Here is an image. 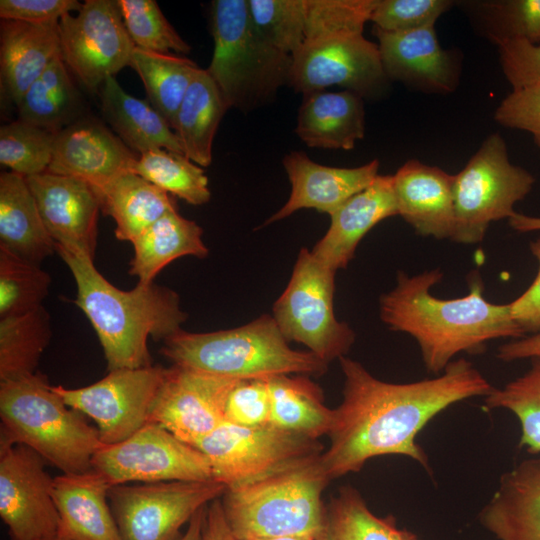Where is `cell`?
I'll list each match as a JSON object with an SVG mask.
<instances>
[{
  "label": "cell",
  "instance_id": "3957f363",
  "mask_svg": "<svg viewBox=\"0 0 540 540\" xmlns=\"http://www.w3.org/2000/svg\"><path fill=\"white\" fill-rule=\"evenodd\" d=\"M56 250L73 275L74 303L96 332L107 370L151 366L148 339L165 341L188 318L180 296L154 282H138L132 290H121L97 270L93 259Z\"/></svg>",
  "mask_w": 540,
  "mask_h": 540
},
{
  "label": "cell",
  "instance_id": "5bb4252c",
  "mask_svg": "<svg viewBox=\"0 0 540 540\" xmlns=\"http://www.w3.org/2000/svg\"><path fill=\"white\" fill-rule=\"evenodd\" d=\"M166 369L161 365L118 369L85 387L57 385L53 389L69 407L95 422L103 445H111L149 422Z\"/></svg>",
  "mask_w": 540,
  "mask_h": 540
},
{
  "label": "cell",
  "instance_id": "83f0119b",
  "mask_svg": "<svg viewBox=\"0 0 540 540\" xmlns=\"http://www.w3.org/2000/svg\"><path fill=\"white\" fill-rule=\"evenodd\" d=\"M0 248L38 265L57 253L26 178L12 171L0 174Z\"/></svg>",
  "mask_w": 540,
  "mask_h": 540
},
{
  "label": "cell",
  "instance_id": "60d3db41",
  "mask_svg": "<svg viewBox=\"0 0 540 540\" xmlns=\"http://www.w3.org/2000/svg\"><path fill=\"white\" fill-rule=\"evenodd\" d=\"M55 132L19 119L0 127V163L24 177L47 171L52 160Z\"/></svg>",
  "mask_w": 540,
  "mask_h": 540
},
{
  "label": "cell",
  "instance_id": "11a10c76",
  "mask_svg": "<svg viewBox=\"0 0 540 540\" xmlns=\"http://www.w3.org/2000/svg\"><path fill=\"white\" fill-rule=\"evenodd\" d=\"M508 222L512 229L521 233L540 231V217L515 212L508 219Z\"/></svg>",
  "mask_w": 540,
  "mask_h": 540
},
{
  "label": "cell",
  "instance_id": "9f6ffc18",
  "mask_svg": "<svg viewBox=\"0 0 540 540\" xmlns=\"http://www.w3.org/2000/svg\"><path fill=\"white\" fill-rule=\"evenodd\" d=\"M206 509L207 506L196 512L189 521L185 533L178 540H202Z\"/></svg>",
  "mask_w": 540,
  "mask_h": 540
},
{
  "label": "cell",
  "instance_id": "e575fe53",
  "mask_svg": "<svg viewBox=\"0 0 540 540\" xmlns=\"http://www.w3.org/2000/svg\"><path fill=\"white\" fill-rule=\"evenodd\" d=\"M316 540H418V536L398 527L393 515H375L357 489L343 486L326 505L325 525Z\"/></svg>",
  "mask_w": 540,
  "mask_h": 540
},
{
  "label": "cell",
  "instance_id": "7c38bea8",
  "mask_svg": "<svg viewBox=\"0 0 540 540\" xmlns=\"http://www.w3.org/2000/svg\"><path fill=\"white\" fill-rule=\"evenodd\" d=\"M91 469L111 486L213 479L209 461L198 448L156 423H147L124 441L102 445Z\"/></svg>",
  "mask_w": 540,
  "mask_h": 540
},
{
  "label": "cell",
  "instance_id": "816d5d0a",
  "mask_svg": "<svg viewBox=\"0 0 540 540\" xmlns=\"http://www.w3.org/2000/svg\"><path fill=\"white\" fill-rule=\"evenodd\" d=\"M530 251L538 261V272L531 285L510 302L511 314L524 333H540V238L530 243Z\"/></svg>",
  "mask_w": 540,
  "mask_h": 540
},
{
  "label": "cell",
  "instance_id": "ab89813d",
  "mask_svg": "<svg viewBox=\"0 0 540 540\" xmlns=\"http://www.w3.org/2000/svg\"><path fill=\"white\" fill-rule=\"evenodd\" d=\"M50 284V275L40 265L0 248V319L43 306Z\"/></svg>",
  "mask_w": 540,
  "mask_h": 540
},
{
  "label": "cell",
  "instance_id": "4dcf8cb0",
  "mask_svg": "<svg viewBox=\"0 0 540 540\" xmlns=\"http://www.w3.org/2000/svg\"><path fill=\"white\" fill-rule=\"evenodd\" d=\"M229 109L207 69L195 73L177 112L173 131L183 154L201 167L212 162L217 128Z\"/></svg>",
  "mask_w": 540,
  "mask_h": 540
},
{
  "label": "cell",
  "instance_id": "4316f807",
  "mask_svg": "<svg viewBox=\"0 0 540 540\" xmlns=\"http://www.w3.org/2000/svg\"><path fill=\"white\" fill-rule=\"evenodd\" d=\"M295 133L311 148L353 149L365 134L363 97L349 90L304 94Z\"/></svg>",
  "mask_w": 540,
  "mask_h": 540
},
{
  "label": "cell",
  "instance_id": "4fadbf2b",
  "mask_svg": "<svg viewBox=\"0 0 540 540\" xmlns=\"http://www.w3.org/2000/svg\"><path fill=\"white\" fill-rule=\"evenodd\" d=\"M58 33L62 60L92 92L129 66L135 48L117 0H86L76 16L60 19Z\"/></svg>",
  "mask_w": 540,
  "mask_h": 540
},
{
  "label": "cell",
  "instance_id": "ffe728a7",
  "mask_svg": "<svg viewBox=\"0 0 540 540\" xmlns=\"http://www.w3.org/2000/svg\"><path fill=\"white\" fill-rule=\"evenodd\" d=\"M283 166L291 192L287 202L264 225L306 208L330 216L349 198L370 186L379 175V162L376 159L355 168H338L316 163L303 151L286 154Z\"/></svg>",
  "mask_w": 540,
  "mask_h": 540
},
{
  "label": "cell",
  "instance_id": "db71d44e",
  "mask_svg": "<svg viewBox=\"0 0 540 540\" xmlns=\"http://www.w3.org/2000/svg\"><path fill=\"white\" fill-rule=\"evenodd\" d=\"M202 540H236L226 522L220 498L207 506Z\"/></svg>",
  "mask_w": 540,
  "mask_h": 540
},
{
  "label": "cell",
  "instance_id": "ba28073f",
  "mask_svg": "<svg viewBox=\"0 0 540 540\" xmlns=\"http://www.w3.org/2000/svg\"><path fill=\"white\" fill-rule=\"evenodd\" d=\"M534 182L530 172L510 162L501 135H489L454 175L455 225L451 240L481 242L492 222L514 215V205L529 194Z\"/></svg>",
  "mask_w": 540,
  "mask_h": 540
},
{
  "label": "cell",
  "instance_id": "7a4b0ae2",
  "mask_svg": "<svg viewBox=\"0 0 540 540\" xmlns=\"http://www.w3.org/2000/svg\"><path fill=\"white\" fill-rule=\"evenodd\" d=\"M442 278L439 268L414 276L398 271L396 286L379 301L380 319L416 340L429 373L441 374L459 353L483 352L491 340L524 337L510 304L485 299L479 277L471 280L467 295L454 299L431 294Z\"/></svg>",
  "mask_w": 540,
  "mask_h": 540
},
{
  "label": "cell",
  "instance_id": "836d02e7",
  "mask_svg": "<svg viewBox=\"0 0 540 540\" xmlns=\"http://www.w3.org/2000/svg\"><path fill=\"white\" fill-rule=\"evenodd\" d=\"M271 399L270 424L318 440L328 435L334 409L324 403L321 388L306 375L268 378Z\"/></svg>",
  "mask_w": 540,
  "mask_h": 540
},
{
  "label": "cell",
  "instance_id": "d6a6232c",
  "mask_svg": "<svg viewBox=\"0 0 540 540\" xmlns=\"http://www.w3.org/2000/svg\"><path fill=\"white\" fill-rule=\"evenodd\" d=\"M17 109L19 120L55 133L86 115L84 100L60 54L28 88Z\"/></svg>",
  "mask_w": 540,
  "mask_h": 540
},
{
  "label": "cell",
  "instance_id": "d4e9b609",
  "mask_svg": "<svg viewBox=\"0 0 540 540\" xmlns=\"http://www.w3.org/2000/svg\"><path fill=\"white\" fill-rule=\"evenodd\" d=\"M478 520L498 540H540V456L502 474Z\"/></svg>",
  "mask_w": 540,
  "mask_h": 540
},
{
  "label": "cell",
  "instance_id": "cb8c5ba5",
  "mask_svg": "<svg viewBox=\"0 0 540 540\" xmlns=\"http://www.w3.org/2000/svg\"><path fill=\"white\" fill-rule=\"evenodd\" d=\"M112 486L94 470L54 477L58 540H122L109 503Z\"/></svg>",
  "mask_w": 540,
  "mask_h": 540
},
{
  "label": "cell",
  "instance_id": "681fc988",
  "mask_svg": "<svg viewBox=\"0 0 540 540\" xmlns=\"http://www.w3.org/2000/svg\"><path fill=\"white\" fill-rule=\"evenodd\" d=\"M502 71L512 89L540 82V44L524 40H498Z\"/></svg>",
  "mask_w": 540,
  "mask_h": 540
},
{
  "label": "cell",
  "instance_id": "ac0fdd59",
  "mask_svg": "<svg viewBox=\"0 0 540 540\" xmlns=\"http://www.w3.org/2000/svg\"><path fill=\"white\" fill-rule=\"evenodd\" d=\"M25 178L56 248L94 259L101 209L93 188L48 171Z\"/></svg>",
  "mask_w": 540,
  "mask_h": 540
},
{
  "label": "cell",
  "instance_id": "bcb514c9",
  "mask_svg": "<svg viewBox=\"0 0 540 540\" xmlns=\"http://www.w3.org/2000/svg\"><path fill=\"white\" fill-rule=\"evenodd\" d=\"M271 399L267 379L238 380L225 406V421L241 427L270 424Z\"/></svg>",
  "mask_w": 540,
  "mask_h": 540
},
{
  "label": "cell",
  "instance_id": "6da1fadb",
  "mask_svg": "<svg viewBox=\"0 0 540 540\" xmlns=\"http://www.w3.org/2000/svg\"><path fill=\"white\" fill-rule=\"evenodd\" d=\"M339 362L344 375L343 399L334 409L330 443L320 456L330 481L359 472L368 460L385 455L409 457L431 472L417 435L451 405L485 397L494 388L463 358L450 362L434 378L410 383L379 380L346 356Z\"/></svg>",
  "mask_w": 540,
  "mask_h": 540
},
{
  "label": "cell",
  "instance_id": "9c48e42d",
  "mask_svg": "<svg viewBox=\"0 0 540 540\" xmlns=\"http://www.w3.org/2000/svg\"><path fill=\"white\" fill-rule=\"evenodd\" d=\"M335 273L302 248L272 315L288 342L303 344L327 364L346 356L355 341V332L334 313Z\"/></svg>",
  "mask_w": 540,
  "mask_h": 540
},
{
  "label": "cell",
  "instance_id": "484cf974",
  "mask_svg": "<svg viewBox=\"0 0 540 540\" xmlns=\"http://www.w3.org/2000/svg\"><path fill=\"white\" fill-rule=\"evenodd\" d=\"M60 54L58 23L0 21L2 93L16 106L52 60Z\"/></svg>",
  "mask_w": 540,
  "mask_h": 540
},
{
  "label": "cell",
  "instance_id": "2e32d148",
  "mask_svg": "<svg viewBox=\"0 0 540 540\" xmlns=\"http://www.w3.org/2000/svg\"><path fill=\"white\" fill-rule=\"evenodd\" d=\"M289 85L308 94L340 86L362 97L388 79L378 45L363 34H339L305 42L292 55Z\"/></svg>",
  "mask_w": 540,
  "mask_h": 540
},
{
  "label": "cell",
  "instance_id": "7402d4cb",
  "mask_svg": "<svg viewBox=\"0 0 540 540\" xmlns=\"http://www.w3.org/2000/svg\"><path fill=\"white\" fill-rule=\"evenodd\" d=\"M392 178L398 215L421 236L451 239L455 225L454 175L411 159Z\"/></svg>",
  "mask_w": 540,
  "mask_h": 540
},
{
  "label": "cell",
  "instance_id": "f5cc1de1",
  "mask_svg": "<svg viewBox=\"0 0 540 540\" xmlns=\"http://www.w3.org/2000/svg\"><path fill=\"white\" fill-rule=\"evenodd\" d=\"M496 356L504 362L532 359L540 356V333L515 339L501 345Z\"/></svg>",
  "mask_w": 540,
  "mask_h": 540
},
{
  "label": "cell",
  "instance_id": "5b68a950",
  "mask_svg": "<svg viewBox=\"0 0 540 540\" xmlns=\"http://www.w3.org/2000/svg\"><path fill=\"white\" fill-rule=\"evenodd\" d=\"M0 443L25 445L64 474L91 470L98 430L69 407L39 371L0 382Z\"/></svg>",
  "mask_w": 540,
  "mask_h": 540
},
{
  "label": "cell",
  "instance_id": "8fae6325",
  "mask_svg": "<svg viewBox=\"0 0 540 540\" xmlns=\"http://www.w3.org/2000/svg\"><path fill=\"white\" fill-rule=\"evenodd\" d=\"M226 487L214 480L121 484L108 498L122 540H178L183 525Z\"/></svg>",
  "mask_w": 540,
  "mask_h": 540
},
{
  "label": "cell",
  "instance_id": "9a60e30c",
  "mask_svg": "<svg viewBox=\"0 0 540 540\" xmlns=\"http://www.w3.org/2000/svg\"><path fill=\"white\" fill-rule=\"evenodd\" d=\"M47 462L31 448L0 443V516L11 540H56L59 515Z\"/></svg>",
  "mask_w": 540,
  "mask_h": 540
},
{
  "label": "cell",
  "instance_id": "1f68e13d",
  "mask_svg": "<svg viewBox=\"0 0 540 540\" xmlns=\"http://www.w3.org/2000/svg\"><path fill=\"white\" fill-rule=\"evenodd\" d=\"M100 209L115 222L118 240L133 242L150 225L171 211L168 193L136 173H127L97 194Z\"/></svg>",
  "mask_w": 540,
  "mask_h": 540
},
{
  "label": "cell",
  "instance_id": "52a82bcc",
  "mask_svg": "<svg viewBox=\"0 0 540 540\" xmlns=\"http://www.w3.org/2000/svg\"><path fill=\"white\" fill-rule=\"evenodd\" d=\"M211 6L214 48L207 71L229 109L248 112L268 103L289 85L291 55L261 34L248 0H215Z\"/></svg>",
  "mask_w": 540,
  "mask_h": 540
},
{
  "label": "cell",
  "instance_id": "f1b7e54d",
  "mask_svg": "<svg viewBox=\"0 0 540 540\" xmlns=\"http://www.w3.org/2000/svg\"><path fill=\"white\" fill-rule=\"evenodd\" d=\"M105 122L135 154L156 149L182 153L179 140L166 119L147 101L126 92L115 77L100 88Z\"/></svg>",
  "mask_w": 540,
  "mask_h": 540
},
{
  "label": "cell",
  "instance_id": "74e56055",
  "mask_svg": "<svg viewBox=\"0 0 540 540\" xmlns=\"http://www.w3.org/2000/svg\"><path fill=\"white\" fill-rule=\"evenodd\" d=\"M134 172L191 205H204L211 198L203 168L182 153L166 149L148 151L138 157Z\"/></svg>",
  "mask_w": 540,
  "mask_h": 540
},
{
  "label": "cell",
  "instance_id": "d6986e66",
  "mask_svg": "<svg viewBox=\"0 0 540 540\" xmlns=\"http://www.w3.org/2000/svg\"><path fill=\"white\" fill-rule=\"evenodd\" d=\"M138 157L102 121L85 115L56 134L47 171L82 180L98 194L135 173Z\"/></svg>",
  "mask_w": 540,
  "mask_h": 540
},
{
  "label": "cell",
  "instance_id": "44dd1931",
  "mask_svg": "<svg viewBox=\"0 0 540 540\" xmlns=\"http://www.w3.org/2000/svg\"><path fill=\"white\" fill-rule=\"evenodd\" d=\"M373 31L388 79L431 93H449L455 89L458 79L455 60L440 46L434 26L403 32L374 27Z\"/></svg>",
  "mask_w": 540,
  "mask_h": 540
},
{
  "label": "cell",
  "instance_id": "8d00e7d4",
  "mask_svg": "<svg viewBox=\"0 0 540 540\" xmlns=\"http://www.w3.org/2000/svg\"><path fill=\"white\" fill-rule=\"evenodd\" d=\"M129 66L142 80L149 103L173 129L182 100L200 67L184 57L149 52L136 47Z\"/></svg>",
  "mask_w": 540,
  "mask_h": 540
},
{
  "label": "cell",
  "instance_id": "ee69618b",
  "mask_svg": "<svg viewBox=\"0 0 540 540\" xmlns=\"http://www.w3.org/2000/svg\"><path fill=\"white\" fill-rule=\"evenodd\" d=\"M252 20L278 50L292 55L304 43L302 0H248Z\"/></svg>",
  "mask_w": 540,
  "mask_h": 540
},
{
  "label": "cell",
  "instance_id": "e0dca14e",
  "mask_svg": "<svg viewBox=\"0 0 540 540\" xmlns=\"http://www.w3.org/2000/svg\"><path fill=\"white\" fill-rule=\"evenodd\" d=\"M237 381L172 364L166 369L148 423L159 424L196 447L225 422L226 401Z\"/></svg>",
  "mask_w": 540,
  "mask_h": 540
},
{
  "label": "cell",
  "instance_id": "7dc6e473",
  "mask_svg": "<svg viewBox=\"0 0 540 540\" xmlns=\"http://www.w3.org/2000/svg\"><path fill=\"white\" fill-rule=\"evenodd\" d=\"M496 20L493 41L524 40L540 43V0H508L488 5Z\"/></svg>",
  "mask_w": 540,
  "mask_h": 540
},
{
  "label": "cell",
  "instance_id": "680465c9",
  "mask_svg": "<svg viewBox=\"0 0 540 540\" xmlns=\"http://www.w3.org/2000/svg\"><path fill=\"white\" fill-rule=\"evenodd\" d=\"M56 540H58V539H56Z\"/></svg>",
  "mask_w": 540,
  "mask_h": 540
},
{
  "label": "cell",
  "instance_id": "277c9868",
  "mask_svg": "<svg viewBox=\"0 0 540 540\" xmlns=\"http://www.w3.org/2000/svg\"><path fill=\"white\" fill-rule=\"evenodd\" d=\"M160 353L174 365L235 380L279 375L321 376L328 364L310 351L294 350L273 316L227 330H180L163 341Z\"/></svg>",
  "mask_w": 540,
  "mask_h": 540
},
{
  "label": "cell",
  "instance_id": "d590c367",
  "mask_svg": "<svg viewBox=\"0 0 540 540\" xmlns=\"http://www.w3.org/2000/svg\"><path fill=\"white\" fill-rule=\"evenodd\" d=\"M52 337L48 311L41 306L29 313L0 319V382L38 372L40 358Z\"/></svg>",
  "mask_w": 540,
  "mask_h": 540
},
{
  "label": "cell",
  "instance_id": "f546056e",
  "mask_svg": "<svg viewBox=\"0 0 540 540\" xmlns=\"http://www.w3.org/2000/svg\"><path fill=\"white\" fill-rule=\"evenodd\" d=\"M203 229L195 221L171 211L162 216L133 242L129 273L140 283H152L169 263L183 256L205 258L209 250Z\"/></svg>",
  "mask_w": 540,
  "mask_h": 540
},
{
  "label": "cell",
  "instance_id": "6f0895ef",
  "mask_svg": "<svg viewBox=\"0 0 540 540\" xmlns=\"http://www.w3.org/2000/svg\"><path fill=\"white\" fill-rule=\"evenodd\" d=\"M248 540H316V539L310 536H283V537L258 538V539H248Z\"/></svg>",
  "mask_w": 540,
  "mask_h": 540
},
{
  "label": "cell",
  "instance_id": "30bf717a",
  "mask_svg": "<svg viewBox=\"0 0 540 540\" xmlns=\"http://www.w3.org/2000/svg\"><path fill=\"white\" fill-rule=\"evenodd\" d=\"M212 477L226 489L244 487L321 455L319 440L272 424L241 427L223 422L196 446Z\"/></svg>",
  "mask_w": 540,
  "mask_h": 540
},
{
  "label": "cell",
  "instance_id": "8992f818",
  "mask_svg": "<svg viewBox=\"0 0 540 540\" xmlns=\"http://www.w3.org/2000/svg\"><path fill=\"white\" fill-rule=\"evenodd\" d=\"M320 456L253 484L226 489V522L236 540L321 534L326 519L322 493L328 478Z\"/></svg>",
  "mask_w": 540,
  "mask_h": 540
},
{
  "label": "cell",
  "instance_id": "b9f144b4",
  "mask_svg": "<svg viewBox=\"0 0 540 540\" xmlns=\"http://www.w3.org/2000/svg\"><path fill=\"white\" fill-rule=\"evenodd\" d=\"M136 48L159 54H188L191 46L169 23L154 0H117Z\"/></svg>",
  "mask_w": 540,
  "mask_h": 540
},
{
  "label": "cell",
  "instance_id": "603a6c76",
  "mask_svg": "<svg viewBox=\"0 0 540 540\" xmlns=\"http://www.w3.org/2000/svg\"><path fill=\"white\" fill-rule=\"evenodd\" d=\"M395 215L398 210L392 175H378L370 186L330 215L327 232L311 252L332 270L345 269L362 238L376 224Z\"/></svg>",
  "mask_w": 540,
  "mask_h": 540
},
{
  "label": "cell",
  "instance_id": "c3c4849f",
  "mask_svg": "<svg viewBox=\"0 0 540 540\" xmlns=\"http://www.w3.org/2000/svg\"><path fill=\"white\" fill-rule=\"evenodd\" d=\"M494 119L504 127L531 133L540 149V82L512 89L497 107Z\"/></svg>",
  "mask_w": 540,
  "mask_h": 540
},
{
  "label": "cell",
  "instance_id": "f6af8a7d",
  "mask_svg": "<svg viewBox=\"0 0 540 540\" xmlns=\"http://www.w3.org/2000/svg\"><path fill=\"white\" fill-rule=\"evenodd\" d=\"M453 5L448 0H377L370 21L389 32H403L434 26Z\"/></svg>",
  "mask_w": 540,
  "mask_h": 540
},
{
  "label": "cell",
  "instance_id": "f35d334b",
  "mask_svg": "<svg viewBox=\"0 0 540 540\" xmlns=\"http://www.w3.org/2000/svg\"><path fill=\"white\" fill-rule=\"evenodd\" d=\"M485 410L506 409L519 421V447L540 454V356L531 359L530 368L521 376L484 397Z\"/></svg>",
  "mask_w": 540,
  "mask_h": 540
},
{
  "label": "cell",
  "instance_id": "7bdbcfd3",
  "mask_svg": "<svg viewBox=\"0 0 540 540\" xmlns=\"http://www.w3.org/2000/svg\"><path fill=\"white\" fill-rule=\"evenodd\" d=\"M376 4L377 0H302L304 43L339 34H362Z\"/></svg>",
  "mask_w": 540,
  "mask_h": 540
},
{
  "label": "cell",
  "instance_id": "f907efd6",
  "mask_svg": "<svg viewBox=\"0 0 540 540\" xmlns=\"http://www.w3.org/2000/svg\"><path fill=\"white\" fill-rule=\"evenodd\" d=\"M82 3L77 0H1L0 18L31 24H55Z\"/></svg>",
  "mask_w": 540,
  "mask_h": 540
}]
</instances>
